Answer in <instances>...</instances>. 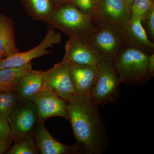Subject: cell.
I'll list each match as a JSON object with an SVG mask.
<instances>
[{
	"mask_svg": "<svg viewBox=\"0 0 154 154\" xmlns=\"http://www.w3.org/2000/svg\"><path fill=\"white\" fill-rule=\"evenodd\" d=\"M68 121L76 142L84 153L102 154L108 149L109 136L99 113V106L89 96L75 94L67 101Z\"/></svg>",
	"mask_w": 154,
	"mask_h": 154,
	"instance_id": "6da1fadb",
	"label": "cell"
},
{
	"mask_svg": "<svg viewBox=\"0 0 154 154\" xmlns=\"http://www.w3.org/2000/svg\"><path fill=\"white\" fill-rule=\"evenodd\" d=\"M45 22L63 32L69 38L87 41L97 27L90 16L70 2L57 6Z\"/></svg>",
	"mask_w": 154,
	"mask_h": 154,
	"instance_id": "7a4b0ae2",
	"label": "cell"
},
{
	"mask_svg": "<svg viewBox=\"0 0 154 154\" xmlns=\"http://www.w3.org/2000/svg\"><path fill=\"white\" fill-rule=\"evenodd\" d=\"M148 54L128 46L113 62L121 84L143 86L152 79L148 71Z\"/></svg>",
	"mask_w": 154,
	"mask_h": 154,
	"instance_id": "3957f363",
	"label": "cell"
},
{
	"mask_svg": "<svg viewBox=\"0 0 154 154\" xmlns=\"http://www.w3.org/2000/svg\"><path fill=\"white\" fill-rule=\"evenodd\" d=\"M88 42L100 54L102 59L113 62L128 45L123 25L104 24L98 25Z\"/></svg>",
	"mask_w": 154,
	"mask_h": 154,
	"instance_id": "277c9868",
	"label": "cell"
},
{
	"mask_svg": "<svg viewBox=\"0 0 154 154\" xmlns=\"http://www.w3.org/2000/svg\"><path fill=\"white\" fill-rule=\"evenodd\" d=\"M98 73L90 97L99 105L114 103L120 96L119 81L113 62L102 59L98 65Z\"/></svg>",
	"mask_w": 154,
	"mask_h": 154,
	"instance_id": "5b68a950",
	"label": "cell"
},
{
	"mask_svg": "<svg viewBox=\"0 0 154 154\" xmlns=\"http://www.w3.org/2000/svg\"><path fill=\"white\" fill-rule=\"evenodd\" d=\"M60 33L51 28H48L43 40L36 47L25 52L20 51L0 59V70L21 67L36 58L51 53L49 49L61 42Z\"/></svg>",
	"mask_w": 154,
	"mask_h": 154,
	"instance_id": "8992f818",
	"label": "cell"
},
{
	"mask_svg": "<svg viewBox=\"0 0 154 154\" xmlns=\"http://www.w3.org/2000/svg\"><path fill=\"white\" fill-rule=\"evenodd\" d=\"M38 121L37 109L30 100L20 101L8 119L14 142L33 134Z\"/></svg>",
	"mask_w": 154,
	"mask_h": 154,
	"instance_id": "52a82bcc",
	"label": "cell"
},
{
	"mask_svg": "<svg viewBox=\"0 0 154 154\" xmlns=\"http://www.w3.org/2000/svg\"><path fill=\"white\" fill-rule=\"evenodd\" d=\"M43 88L66 102L75 94L71 78L69 63L63 60L44 71Z\"/></svg>",
	"mask_w": 154,
	"mask_h": 154,
	"instance_id": "ba28073f",
	"label": "cell"
},
{
	"mask_svg": "<svg viewBox=\"0 0 154 154\" xmlns=\"http://www.w3.org/2000/svg\"><path fill=\"white\" fill-rule=\"evenodd\" d=\"M37 109L38 120L45 121L53 116L69 119L67 102L47 89L43 88L30 99Z\"/></svg>",
	"mask_w": 154,
	"mask_h": 154,
	"instance_id": "9c48e42d",
	"label": "cell"
},
{
	"mask_svg": "<svg viewBox=\"0 0 154 154\" xmlns=\"http://www.w3.org/2000/svg\"><path fill=\"white\" fill-rule=\"evenodd\" d=\"M44 121L37 122L33 131L38 151L41 154H75L84 153L82 146L78 143L66 145L54 138L48 131Z\"/></svg>",
	"mask_w": 154,
	"mask_h": 154,
	"instance_id": "30bf717a",
	"label": "cell"
},
{
	"mask_svg": "<svg viewBox=\"0 0 154 154\" xmlns=\"http://www.w3.org/2000/svg\"><path fill=\"white\" fill-rule=\"evenodd\" d=\"M63 60L69 63L98 66L102 58L88 41L70 38L65 45Z\"/></svg>",
	"mask_w": 154,
	"mask_h": 154,
	"instance_id": "8fae6325",
	"label": "cell"
},
{
	"mask_svg": "<svg viewBox=\"0 0 154 154\" xmlns=\"http://www.w3.org/2000/svg\"><path fill=\"white\" fill-rule=\"evenodd\" d=\"M130 17V12L122 0H100L96 24L123 25Z\"/></svg>",
	"mask_w": 154,
	"mask_h": 154,
	"instance_id": "7c38bea8",
	"label": "cell"
},
{
	"mask_svg": "<svg viewBox=\"0 0 154 154\" xmlns=\"http://www.w3.org/2000/svg\"><path fill=\"white\" fill-rule=\"evenodd\" d=\"M69 64L71 78L75 94L90 96L98 75V66Z\"/></svg>",
	"mask_w": 154,
	"mask_h": 154,
	"instance_id": "4fadbf2b",
	"label": "cell"
},
{
	"mask_svg": "<svg viewBox=\"0 0 154 154\" xmlns=\"http://www.w3.org/2000/svg\"><path fill=\"white\" fill-rule=\"evenodd\" d=\"M142 22L140 17L130 16L123 25V30L129 46L150 55L154 54V43L149 39Z\"/></svg>",
	"mask_w": 154,
	"mask_h": 154,
	"instance_id": "5bb4252c",
	"label": "cell"
},
{
	"mask_svg": "<svg viewBox=\"0 0 154 154\" xmlns=\"http://www.w3.org/2000/svg\"><path fill=\"white\" fill-rule=\"evenodd\" d=\"M19 51L16 44L14 21L0 14V59Z\"/></svg>",
	"mask_w": 154,
	"mask_h": 154,
	"instance_id": "9a60e30c",
	"label": "cell"
},
{
	"mask_svg": "<svg viewBox=\"0 0 154 154\" xmlns=\"http://www.w3.org/2000/svg\"><path fill=\"white\" fill-rule=\"evenodd\" d=\"M44 72L31 69L21 78L17 86L16 93L20 101L30 100L43 88Z\"/></svg>",
	"mask_w": 154,
	"mask_h": 154,
	"instance_id": "2e32d148",
	"label": "cell"
},
{
	"mask_svg": "<svg viewBox=\"0 0 154 154\" xmlns=\"http://www.w3.org/2000/svg\"><path fill=\"white\" fill-rule=\"evenodd\" d=\"M32 69L31 61L21 67L0 70V92H16L21 78Z\"/></svg>",
	"mask_w": 154,
	"mask_h": 154,
	"instance_id": "e0dca14e",
	"label": "cell"
},
{
	"mask_svg": "<svg viewBox=\"0 0 154 154\" xmlns=\"http://www.w3.org/2000/svg\"><path fill=\"white\" fill-rule=\"evenodd\" d=\"M22 5L32 19L46 22L55 10L53 0H22Z\"/></svg>",
	"mask_w": 154,
	"mask_h": 154,
	"instance_id": "ac0fdd59",
	"label": "cell"
},
{
	"mask_svg": "<svg viewBox=\"0 0 154 154\" xmlns=\"http://www.w3.org/2000/svg\"><path fill=\"white\" fill-rule=\"evenodd\" d=\"M39 153L33 134L15 143L6 152L8 154H37Z\"/></svg>",
	"mask_w": 154,
	"mask_h": 154,
	"instance_id": "d6986e66",
	"label": "cell"
},
{
	"mask_svg": "<svg viewBox=\"0 0 154 154\" xmlns=\"http://www.w3.org/2000/svg\"><path fill=\"white\" fill-rule=\"evenodd\" d=\"M20 101L16 92H0V115L8 120Z\"/></svg>",
	"mask_w": 154,
	"mask_h": 154,
	"instance_id": "ffe728a7",
	"label": "cell"
},
{
	"mask_svg": "<svg viewBox=\"0 0 154 154\" xmlns=\"http://www.w3.org/2000/svg\"><path fill=\"white\" fill-rule=\"evenodd\" d=\"M154 9V0H134L130 16L140 17L143 21Z\"/></svg>",
	"mask_w": 154,
	"mask_h": 154,
	"instance_id": "44dd1931",
	"label": "cell"
},
{
	"mask_svg": "<svg viewBox=\"0 0 154 154\" xmlns=\"http://www.w3.org/2000/svg\"><path fill=\"white\" fill-rule=\"evenodd\" d=\"M100 0H72V3L90 16L96 24L97 11Z\"/></svg>",
	"mask_w": 154,
	"mask_h": 154,
	"instance_id": "7402d4cb",
	"label": "cell"
},
{
	"mask_svg": "<svg viewBox=\"0 0 154 154\" xmlns=\"http://www.w3.org/2000/svg\"><path fill=\"white\" fill-rule=\"evenodd\" d=\"M0 140L11 144L14 142V135L8 120L0 115Z\"/></svg>",
	"mask_w": 154,
	"mask_h": 154,
	"instance_id": "603a6c76",
	"label": "cell"
},
{
	"mask_svg": "<svg viewBox=\"0 0 154 154\" xmlns=\"http://www.w3.org/2000/svg\"><path fill=\"white\" fill-rule=\"evenodd\" d=\"M143 22H145L148 32L153 39L154 38V9L145 18Z\"/></svg>",
	"mask_w": 154,
	"mask_h": 154,
	"instance_id": "cb8c5ba5",
	"label": "cell"
},
{
	"mask_svg": "<svg viewBox=\"0 0 154 154\" xmlns=\"http://www.w3.org/2000/svg\"><path fill=\"white\" fill-rule=\"evenodd\" d=\"M148 71L152 78L154 76V54L149 55L148 58Z\"/></svg>",
	"mask_w": 154,
	"mask_h": 154,
	"instance_id": "d4e9b609",
	"label": "cell"
},
{
	"mask_svg": "<svg viewBox=\"0 0 154 154\" xmlns=\"http://www.w3.org/2000/svg\"><path fill=\"white\" fill-rule=\"evenodd\" d=\"M11 144L5 141L0 140V154L5 153L11 148Z\"/></svg>",
	"mask_w": 154,
	"mask_h": 154,
	"instance_id": "484cf974",
	"label": "cell"
},
{
	"mask_svg": "<svg viewBox=\"0 0 154 154\" xmlns=\"http://www.w3.org/2000/svg\"><path fill=\"white\" fill-rule=\"evenodd\" d=\"M134 0H122L123 2H124L125 5H126L127 8L128 9V11L130 12L131 14V5L133 2Z\"/></svg>",
	"mask_w": 154,
	"mask_h": 154,
	"instance_id": "4316f807",
	"label": "cell"
},
{
	"mask_svg": "<svg viewBox=\"0 0 154 154\" xmlns=\"http://www.w3.org/2000/svg\"><path fill=\"white\" fill-rule=\"evenodd\" d=\"M53 1L55 3L56 7L64 4V3L69 2V0H53Z\"/></svg>",
	"mask_w": 154,
	"mask_h": 154,
	"instance_id": "83f0119b",
	"label": "cell"
},
{
	"mask_svg": "<svg viewBox=\"0 0 154 154\" xmlns=\"http://www.w3.org/2000/svg\"><path fill=\"white\" fill-rule=\"evenodd\" d=\"M69 2L72 3V0H69Z\"/></svg>",
	"mask_w": 154,
	"mask_h": 154,
	"instance_id": "f1b7e54d",
	"label": "cell"
}]
</instances>
